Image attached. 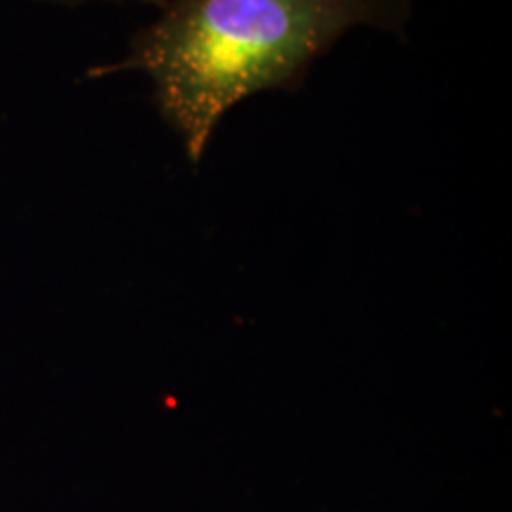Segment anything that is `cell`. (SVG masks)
Segmentation results:
<instances>
[{"label":"cell","mask_w":512,"mask_h":512,"mask_svg":"<svg viewBox=\"0 0 512 512\" xmlns=\"http://www.w3.org/2000/svg\"><path fill=\"white\" fill-rule=\"evenodd\" d=\"M408 19L411 0H171L131 38L124 60L86 76L145 74L159 117L197 166L242 100L302 91L313 62L351 29L403 36Z\"/></svg>","instance_id":"1"},{"label":"cell","mask_w":512,"mask_h":512,"mask_svg":"<svg viewBox=\"0 0 512 512\" xmlns=\"http://www.w3.org/2000/svg\"><path fill=\"white\" fill-rule=\"evenodd\" d=\"M46 3H57V5H83V3H91V0H46ZM107 3H145V5H152V8H157L162 12L166 5L171 3V0H107Z\"/></svg>","instance_id":"2"}]
</instances>
